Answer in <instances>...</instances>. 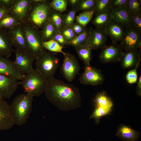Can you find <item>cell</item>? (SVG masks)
<instances>
[{
  "label": "cell",
  "mask_w": 141,
  "mask_h": 141,
  "mask_svg": "<svg viewBox=\"0 0 141 141\" xmlns=\"http://www.w3.org/2000/svg\"><path fill=\"white\" fill-rule=\"evenodd\" d=\"M33 97L28 93L21 94L16 96L9 105L15 125L21 126L26 123L32 111Z\"/></svg>",
  "instance_id": "2"
},
{
  "label": "cell",
  "mask_w": 141,
  "mask_h": 141,
  "mask_svg": "<svg viewBox=\"0 0 141 141\" xmlns=\"http://www.w3.org/2000/svg\"><path fill=\"white\" fill-rule=\"evenodd\" d=\"M130 15L132 26L141 32V14Z\"/></svg>",
  "instance_id": "40"
},
{
  "label": "cell",
  "mask_w": 141,
  "mask_h": 141,
  "mask_svg": "<svg viewBox=\"0 0 141 141\" xmlns=\"http://www.w3.org/2000/svg\"><path fill=\"white\" fill-rule=\"evenodd\" d=\"M124 53L119 45L113 44L102 49L99 57L103 63L116 62L121 61Z\"/></svg>",
  "instance_id": "13"
},
{
  "label": "cell",
  "mask_w": 141,
  "mask_h": 141,
  "mask_svg": "<svg viewBox=\"0 0 141 141\" xmlns=\"http://www.w3.org/2000/svg\"><path fill=\"white\" fill-rule=\"evenodd\" d=\"M8 12V9L0 4V20Z\"/></svg>",
  "instance_id": "46"
},
{
  "label": "cell",
  "mask_w": 141,
  "mask_h": 141,
  "mask_svg": "<svg viewBox=\"0 0 141 141\" xmlns=\"http://www.w3.org/2000/svg\"><path fill=\"white\" fill-rule=\"evenodd\" d=\"M60 31L68 43L72 40L76 36L72 26H64Z\"/></svg>",
  "instance_id": "39"
},
{
  "label": "cell",
  "mask_w": 141,
  "mask_h": 141,
  "mask_svg": "<svg viewBox=\"0 0 141 141\" xmlns=\"http://www.w3.org/2000/svg\"><path fill=\"white\" fill-rule=\"evenodd\" d=\"M141 4L140 0H128L126 7L129 15L141 14Z\"/></svg>",
  "instance_id": "30"
},
{
  "label": "cell",
  "mask_w": 141,
  "mask_h": 141,
  "mask_svg": "<svg viewBox=\"0 0 141 141\" xmlns=\"http://www.w3.org/2000/svg\"><path fill=\"white\" fill-rule=\"evenodd\" d=\"M111 20L109 10L96 14V16L93 20V23L95 28H104Z\"/></svg>",
  "instance_id": "28"
},
{
  "label": "cell",
  "mask_w": 141,
  "mask_h": 141,
  "mask_svg": "<svg viewBox=\"0 0 141 141\" xmlns=\"http://www.w3.org/2000/svg\"><path fill=\"white\" fill-rule=\"evenodd\" d=\"M32 0L31 8L25 22L39 30L48 20L53 9L49 1Z\"/></svg>",
  "instance_id": "3"
},
{
  "label": "cell",
  "mask_w": 141,
  "mask_h": 141,
  "mask_svg": "<svg viewBox=\"0 0 141 141\" xmlns=\"http://www.w3.org/2000/svg\"><path fill=\"white\" fill-rule=\"evenodd\" d=\"M68 3L72 6L73 8H76L80 0H67Z\"/></svg>",
  "instance_id": "47"
},
{
  "label": "cell",
  "mask_w": 141,
  "mask_h": 141,
  "mask_svg": "<svg viewBox=\"0 0 141 141\" xmlns=\"http://www.w3.org/2000/svg\"><path fill=\"white\" fill-rule=\"evenodd\" d=\"M44 92L47 99L53 103L71 105L81 101L77 87L54 77L47 80Z\"/></svg>",
  "instance_id": "1"
},
{
  "label": "cell",
  "mask_w": 141,
  "mask_h": 141,
  "mask_svg": "<svg viewBox=\"0 0 141 141\" xmlns=\"http://www.w3.org/2000/svg\"><path fill=\"white\" fill-rule=\"evenodd\" d=\"M68 3L66 0H53L50 5L53 10L61 13L66 10Z\"/></svg>",
  "instance_id": "36"
},
{
  "label": "cell",
  "mask_w": 141,
  "mask_h": 141,
  "mask_svg": "<svg viewBox=\"0 0 141 141\" xmlns=\"http://www.w3.org/2000/svg\"><path fill=\"white\" fill-rule=\"evenodd\" d=\"M41 30H40V35L44 42L52 39L58 31L49 20L45 23Z\"/></svg>",
  "instance_id": "23"
},
{
  "label": "cell",
  "mask_w": 141,
  "mask_h": 141,
  "mask_svg": "<svg viewBox=\"0 0 141 141\" xmlns=\"http://www.w3.org/2000/svg\"><path fill=\"white\" fill-rule=\"evenodd\" d=\"M116 135L121 139L128 141H137L139 138L138 132L130 126L121 124L117 130Z\"/></svg>",
  "instance_id": "22"
},
{
  "label": "cell",
  "mask_w": 141,
  "mask_h": 141,
  "mask_svg": "<svg viewBox=\"0 0 141 141\" xmlns=\"http://www.w3.org/2000/svg\"><path fill=\"white\" fill-rule=\"evenodd\" d=\"M20 85L21 81L0 74V98L4 100L10 98Z\"/></svg>",
  "instance_id": "12"
},
{
  "label": "cell",
  "mask_w": 141,
  "mask_h": 141,
  "mask_svg": "<svg viewBox=\"0 0 141 141\" xmlns=\"http://www.w3.org/2000/svg\"><path fill=\"white\" fill-rule=\"evenodd\" d=\"M137 87L136 88V93L139 96L141 95V77L140 76L138 80Z\"/></svg>",
  "instance_id": "45"
},
{
  "label": "cell",
  "mask_w": 141,
  "mask_h": 141,
  "mask_svg": "<svg viewBox=\"0 0 141 141\" xmlns=\"http://www.w3.org/2000/svg\"><path fill=\"white\" fill-rule=\"evenodd\" d=\"M14 125L9 105L5 100L0 98V131L10 130Z\"/></svg>",
  "instance_id": "17"
},
{
  "label": "cell",
  "mask_w": 141,
  "mask_h": 141,
  "mask_svg": "<svg viewBox=\"0 0 141 141\" xmlns=\"http://www.w3.org/2000/svg\"><path fill=\"white\" fill-rule=\"evenodd\" d=\"M21 25L19 21L8 12L0 20V28L7 30Z\"/></svg>",
  "instance_id": "26"
},
{
  "label": "cell",
  "mask_w": 141,
  "mask_h": 141,
  "mask_svg": "<svg viewBox=\"0 0 141 141\" xmlns=\"http://www.w3.org/2000/svg\"><path fill=\"white\" fill-rule=\"evenodd\" d=\"M15 59L13 62L18 70L26 74L33 70V62L35 59L28 52L14 50Z\"/></svg>",
  "instance_id": "10"
},
{
  "label": "cell",
  "mask_w": 141,
  "mask_h": 141,
  "mask_svg": "<svg viewBox=\"0 0 141 141\" xmlns=\"http://www.w3.org/2000/svg\"><path fill=\"white\" fill-rule=\"evenodd\" d=\"M111 0H96L94 10L96 14L106 12L110 9Z\"/></svg>",
  "instance_id": "33"
},
{
  "label": "cell",
  "mask_w": 141,
  "mask_h": 141,
  "mask_svg": "<svg viewBox=\"0 0 141 141\" xmlns=\"http://www.w3.org/2000/svg\"><path fill=\"white\" fill-rule=\"evenodd\" d=\"M32 3V0H14L8 9V13L21 24L26 20Z\"/></svg>",
  "instance_id": "11"
},
{
  "label": "cell",
  "mask_w": 141,
  "mask_h": 141,
  "mask_svg": "<svg viewBox=\"0 0 141 141\" xmlns=\"http://www.w3.org/2000/svg\"><path fill=\"white\" fill-rule=\"evenodd\" d=\"M11 39L8 30L0 28V56L9 58L14 51Z\"/></svg>",
  "instance_id": "18"
},
{
  "label": "cell",
  "mask_w": 141,
  "mask_h": 141,
  "mask_svg": "<svg viewBox=\"0 0 141 141\" xmlns=\"http://www.w3.org/2000/svg\"><path fill=\"white\" fill-rule=\"evenodd\" d=\"M91 29L86 28L84 32L76 35L72 40L68 42L67 45L72 46L75 48L84 46H87V43Z\"/></svg>",
  "instance_id": "25"
},
{
  "label": "cell",
  "mask_w": 141,
  "mask_h": 141,
  "mask_svg": "<svg viewBox=\"0 0 141 141\" xmlns=\"http://www.w3.org/2000/svg\"><path fill=\"white\" fill-rule=\"evenodd\" d=\"M47 80L35 69L25 74L21 81L26 93L31 94L33 97L39 96L45 92Z\"/></svg>",
  "instance_id": "5"
},
{
  "label": "cell",
  "mask_w": 141,
  "mask_h": 141,
  "mask_svg": "<svg viewBox=\"0 0 141 141\" xmlns=\"http://www.w3.org/2000/svg\"><path fill=\"white\" fill-rule=\"evenodd\" d=\"M107 36L104 28L91 29L87 46L91 50L102 49L107 46Z\"/></svg>",
  "instance_id": "14"
},
{
  "label": "cell",
  "mask_w": 141,
  "mask_h": 141,
  "mask_svg": "<svg viewBox=\"0 0 141 141\" xmlns=\"http://www.w3.org/2000/svg\"><path fill=\"white\" fill-rule=\"evenodd\" d=\"M14 1V0H0V4L9 9Z\"/></svg>",
  "instance_id": "44"
},
{
  "label": "cell",
  "mask_w": 141,
  "mask_h": 141,
  "mask_svg": "<svg viewBox=\"0 0 141 141\" xmlns=\"http://www.w3.org/2000/svg\"><path fill=\"white\" fill-rule=\"evenodd\" d=\"M104 79L101 70L90 65L85 66L84 72L80 75L79 80L83 84L94 86L102 84Z\"/></svg>",
  "instance_id": "9"
},
{
  "label": "cell",
  "mask_w": 141,
  "mask_h": 141,
  "mask_svg": "<svg viewBox=\"0 0 141 141\" xmlns=\"http://www.w3.org/2000/svg\"><path fill=\"white\" fill-rule=\"evenodd\" d=\"M125 28L119 45L122 50L126 51L138 50L141 48V32L132 26Z\"/></svg>",
  "instance_id": "7"
},
{
  "label": "cell",
  "mask_w": 141,
  "mask_h": 141,
  "mask_svg": "<svg viewBox=\"0 0 141 141\" xmlns=\"http://www.w3.org/2000/svg\"><path fill=\"white\" fill-rule=\"evenodd\" d=\"M80 69L75 57L69 53H66L61 67L63 77L68 81H72L78 73Z\"/></svg>",
  "instance_id": "8"
},
{
  "label": "cell",
  "mask_w": 141,
  "mask_h": 141,
  "mask_svg": "<svg viewBox=\"0 0 141 141\" xmlns=\"http://www.w3.org/2000/svg\"><path fill=\"white\" fill-rule=\"evenodd\" d=\"M77 11L76 8H73L65 16H64V26H71L74 23L75 14Z\"/></svg>",
  "instance_id": "37"
},
{
  "label": "cell",
  "mask_w": 141,
  "mask_h": 141,
  "mask_svg": "<svg viewBox=\"0 0 141 141\" xmlns=\"http://www.w3.org/2000/svg\"><path fill=\"white\" fill-rule=\"evenodd\" d=\"M8 31L10 36L13 46L15 48V50L29 52L21 25H17L9 29Z\"/></svg>",
  "instance_id": "16"
},
{
  "label": "cell",
  "mask_w": 141,
  "mask_h": 141,
  "mask_svg": "<svg viewBox=\"0 0 141 141\" xmlns=\"http://www.w3.org/2000/svg\"><path fill=\"white\" fill-rule=\"evenodd\" d=\"M52 39L57 42L63 47L65 45H67L68 42L60 31H58L56 33Z\"/></svg>",
  "instance_id": "42"
},
{
  "label": "cell",
  "mask_w": 141,
  "mask_h": 141,
  "mask_svg": "<svg viewBox=\"0 0 141 141\" xmlns=\"http://www.w3.org/2000/svg\"><path fill=\"white\" fill-rule=\"evenodd\" d=\"M75 48L79 57L85 66L90 65L92 57L91 49L86 45Z\"/></svg>",
  "instance_id": "27"
},
{
  "label": "cell",
  "mask_w": 141,
  "mask_h": 141,
  "mask_svg": "<svg viewBox=\"0 0 141 141\" xmlns=\"http://www.w3.org/2000/svg\"><path fill=\"white\" fill-rule=\"evenodd\" d=\"M140 61L138 62L134 68L129 71L127 73L126 78L128 83L131 84L136 83L138 80L137 70Z\"/></svg>",
  "instance_id": "38"
},
{
  "label": "cell",
  "mask_w": 141,
  "mask_h": 141,
  "mask_svg": "<svg viewBox=\"0 0 141 141\" xmlns=\"http://www.w3.org/2000/svg\"><path fill=\"white\" fill-rule=\"evenodd\" d=\"M140 48L139 52L137 50H132L125 52L120 61L121 66L124 69L134 67L140 61Z\"/></svg>",
  "instance_id": "21"
},
{
  "label": "cell",
  "mask_w": 141,
  "mask_h": 141,
  "mask_svg": "<svg viewBox=\"0 0 141 141\" xmlns=\"http://www.w3.org/2000/svg\"><path fill=\"white\" fill-rule=\"evenodd\" d=\"M21 26L28 52L35 60L46 51L43 46L40 31L26 22L21 24Z\"/></svg>",
  "instance_id": "4"
},
{
  "label": "cell",
  "mask_w": 141,
  "mask_h": 141,
  "mask_svg": "<svg viewBox=\"0 0 141 141\" xmlns=\"http://www.w3.org/2000/svg\"><path fill=\"white\" fill-rule=\"evenodd\" d=\"M128 0H111L110 9H116L126 6Z\"/></svg>",
  "instance_id": "41"
},
{
  "label": "cell",
  "mask_w": 141,
  "mask_h": 141,
  "mask_svg": "<svg viewBox=\"0 0 141 141\" xmlns=\"http://www.w3.org/2000/svg\"><path fill=\"white\" fill-rule=\"evenodd\" d=\"M94 102L95 106L101 107L110 111L113 105L111 98L107 95L104 91L98 93Z\"/></svg>",
  "instance_id": "24"
},
{
  "label": "cell",
  "mask_w": 141,
  "mask_h": 141,
  "mask_svg": "<svg viewBox=\"0 0 141 141\" xmlns=\"http://www.w3.org/2000/svg\"><path fill=\"white\" fill-rule=\"evenodd\" d=\"M109 13L111 20L121 24L125 28L132 26L130 16L126 6L118 9H110Z\"/></svg>",
  "instance_id": "20"
},
{
  "label": "cell",
  "mask_w": 141,
  "mask_h": 141,
  "mask_svg": "<svg viewBox=\"0 0 141 141\" xmlns=\"http://www.w3.org/2000/svg\"><path fill=\"white\" fill-rule=\"evenodd\" d=\"M0 74L22 81L25 74L20 73L17 69L13 62L9 58L0 56Z\"/></svg>",
  "instance_id": "15"
},
{
  "label": "cell",
  "mask_w": 141,
  "mask_h": 141,
  "mask_svg": "<svg viewBox=\"0 0 141 141\" xmlns=\"http://www.w3.org/2000/svg\"><path fill=\"white\" fill-rule=\"evenodd\" d=\"M108 36L112 41L113 44H116L120 42L124 34V27L121 24L111 20L104 27Z\"/></svg>",
  "instance_id": "19"
},
{
  "label": "cell",
  "mask_w": 141,
  "mask_h": 141,
  "mask_svg": "<svg viewBox=\"0 0 141 141\" xmlns=\"http://www.w3.org/2000/svg\"><path fill=\"white\" fill-rule=\"evenodd\" d=\"M35 70L47 80L54 77L59 65V59L46 51L35 60Z\"/></svg>",
  "instance_id": "6"
},
{
  "label": "cell",
  "mask_w": 141,
  "mask_h": 141,
  "mask_svg": "<svg viewBox=\"0 0 141 141\" xmlns=\"http://www.w3.org/2000/svg\"><path fill=\"white\" fill-rule=\"evenodd\" d=\"M71 26L76 36L83 32L86 29L85 27L77 23H74Z\"/></svg>",
  "instance_id": "43"
},
{
  "label": "cell",
  "mask_w": 141,
  "mask_h": 141,
  "mask_svg": "<svg viewBox=\"0 0 141 141\" xmlns=\"http://www.w3.org/2000/svg\"><path fill=\"white\" fill-rule=\"evenodd\" d=\"M94 13L93 10L82 12L76 16L77 23L85 27L91 19Z\"/></svg>",
  "instance_id": "32"
},
{
  "label": "cell",
  "mask_w": 141,
  "mask_h": 141,
  "mask_svg": "<svg viewBox=\"0 0 141 141\" xmlns=\"http://www.w3.org/2000/svg\"><path fill=\"white\" fill-rule=\"evenodd\" d=\"M96 0H80L76 7L77 11L83 12L94 10Z\"/></svg>",
  "instance_id": "34"
},
{
  "label": "cell",
  "mask_w": 141,
  "mask_h": 141,
  "mask_svg": "<svg viewBox=\"0 0 141 141\" xmlns=\"http://www.w3.org/2000/svg\"><path fill=\"white\" fill-rule=\"evenodd\" d=\"M43 45L45 49L49 52L60 53L64 55L66 54V53L63 50V47L54 39H51L44 42Z\"/></svg>",
  "instance_id": "31"
},
{
  "label": "cell",
  "mask_w": 141,
  "mask_h": 141,
  "mask_svg": "<svg viewBox=\"0 0 141 141\" xmlns=\"http://www.w3.org/2000/svg\"><path fill=\"white\" fill-rule=\"evenodd\" d=\"M95 108L90 116V118L94 119L96 124L100 122V119L102 117L108 114L110 111L103 107L95 106Z\"/></svg>",
  "instance_id": "35"
},
{
  "label": "cell",
  "mask_w": 141,
  "mask_h": 141,
  "mask_svg": "<svg viewBox=\"0 0 141 141\" xmlns=\"http://www.w3.org/2000/svg\"><path fill=\"white\" fill-rule=\"evenodd\" d=\"M61 13L53 10L49 17L48 20L60 31L64 26V16Z\"/></svg>",
  "instance_id": "29"
}]
</instances>
